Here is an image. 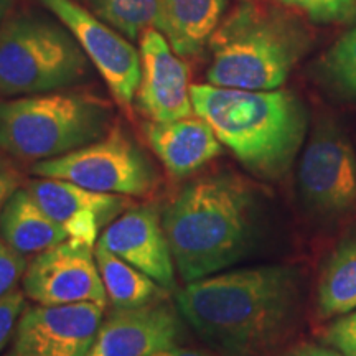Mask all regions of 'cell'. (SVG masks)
<instances>
[{"label":"cell","mask_w":356,"mask_h":356,"mask_svg":"<svg viewBox=\"0 0 356 356\" xmlns=\"http://www.w3.org/2000/svg\"><path fill=\"white\" fill-rule=\"evenodd\" d=\"M286 356H343V355L328 345L309 343V345H302V346H299V348L292 350L291 353Z\"/></svg>","instance_id":"cell-28"},{"label":"cell","mask_w":356,"mask_h":356,"mask_svg":"<svg viewBox=\"0 0 356 356\" xmlns=\"http://www.w3.org/2000/svg\"><path fill=\"white\" fill-rule=\"evenodd\" d=\"M113 254L154 279L165 291L177 289V267L162 216L155 207H129L102 231L99 241Z\"/></svg>","instance_id":"cell-15"},{"label":"cell","mask_w":356,"mask_h":356,"mask_svg":"<svg viewBox=\"0 0 356 356\" xmlns=\"http://www.w3.org/2000/svg\"><path fill=\"white\" fill-rule=\"evenodd\" d=\"M97 19L131 42L140 38L159 20V0H89Z\"/></svg>","instance_id":"cell-21"},{"label":"cell","mask_w":356,"mask_h":356,"mask_svg":"<svg viewBox=\"0 0 356 356\" xmlns=\"http://www.w3.org/2000/svg\"><path fill=\"white\" fill-rule=\"evenodd\" d=\"M25 186L68 239L92 248L102 231L131 207L129 197L99 193L58 178L35 177Z\"/></svg>","instance_id":"cell-12"},{"label":"cell","mask_w":356,"mask_h":356,"mask_svg":"<svg viewBox=\"0 0 356 356\" xmlns=\"http://www.w3.org/2000/svg\"><path fill=\"white\" fill-rule=\"evenodd\" d=\"M150 356H218L215 353H208V351L197 350V348H185V346H172V348L157 351V353Z\"/></svg>","instance_id":"cell-29"},{"label":"cell","mask_w":356,"mask_h":356,"mask_svg":"<svg viewBox=\"0 0 356 356\" xmlns=\"http://www.w3.org/2000/svg\"><path fill=\"white\" fill-rule=\"evenodd\" d=\"M95 256L108 304L113 309H134L167 299L168 291L99 243L95 246Z\"/></svg>","instance_id":"cell-19"},{"label":"cell","mask_w":356,"mask_h":356,"mask_svg":"<svg viewBox=\"0 0 356 356\" xmlns=\"http://www.w3.org/2000/svg\"><path fill=\"white\" fill-rule=\"evenodd\" d=\"M0 356H15V355H13V353H12V351H10V353H6V355H0Z\"/></svg>","instance_id":"cell-31"},{"label":"cell","mask_w":356,"mask_h":356,"mask_svg":"<svg viewBox=\"0 0 356 356\" xmlns=\"http://www.w3.org/2000/svg\"><path fill=\"white\" fill-rule=\"evenodd\" d=\"M317 24H345L356 17V0H279Z\"/></svg>","instance_id":"cell-23"},{"label":"cell","mask_w":356,"mask_h":356,"mask_svg":"<svg viewBox=\"0 0 356 356\" xmlns=\"http://www.w3.org/2000/svg\"><path fill=\"white\" fill-rule=\"evenodd\" d=\"M140 66L136 102L149 121H175L195 114L188 66L157 29L140 37Z\"/></svg>","instance_id":"cell-14"},{"label":"cell","mask_w":356,"mask_h":356,"mask_svg":"<svg viewBox=\"0 0 356 356\" xmlns=\"http://www.w3.org/2000/svg\"><path fill=\"white\" fill-rule=\"evenodd\" d=\"M144 136L159 162L175 178L202 170L222 150L210 124L197 114L165 122L147 121Z\"/></svg>","instance_id":"cell-16"},{"label":"cell","mask_w":356,"mask_h":356,"mask_svg":"<svg viewBox=\"0 0 356 356\" xmlns=\"http://www.w3.org/2000/svg\"><path fill=\"white\" fill-rule=\"evenodd\" d=\"M30 173L129 198L152 193L160 180L145 150L121 126H113L104 137L81 149L32 163Z\"/></svg>","instance_id":"cell-7"},{"label":"cell","mask_w":356,"mask_h":356,"mask_svg":"<svg viewBox=\"0 0 356 356\" xmlns=\"http://www.w3.org/2000/svg\"><path fill=\"white\" fill-rule=\"evenodd\" d=\"M312 37L299 17L282 8L243 2L222 17L210 38L208 84L279 89L309 51Z\"/></svg>","instance_id":"cell-4"},{"label":"cell","mask_w":356,"mask_h":356,"mask_svg":"<svg viewBox=\"0 0 356 356\" xmlns=\"http://www.w3.org/2000/svg\"><path fill=\"white\" fill-rule=\"evenodd\" d=\"M25 185V177L12 157L0 152V210L17 188Z\"/></svg>","instance_id":"cell-27"},{"label":"cell","mask_w":356,"mask_h":356,"mask_svg":"<svg viewBox=\"0 0 356 356\" xmlns=\"http://www.w3.org/2000/svg\"><path fill=\"white\" fill-rule=\"evenodd\" d=\"M195 114L256 178L280 180L299 155L307 136V109L286 89L249 91L191 84Z\"/></svg>","instance_id":"cell-3"},{"label":"cell","mask_w":356,"mask_h":356,"mask_svg":"<svg viewBox=\"0 0 356 356\" xmlns=\"http://www.w3.org/2000/svg\"><path fill=\"white\" fill-rule=\"evenodd\" d=\"M184 322L218 356H273L296 330L302 307L297 267L222 270L177 292Z\"/></svg>","instance_id":"cell-1"},{"label":"cell","mask_w":356,"mask_h":356,"mask_svg":"<svg viewBox=\"0 0 356 356\" xmlns=\"http://www.w3.org/2000/svg\"><path fill=\"white\" fill-rule=\"evenodd\" d=\"M22 291L37 305H108L95 248L65 239L29 261Z\"/></svg>","instance_id":"cell-10"},{"label":"cell","mask_w":356,"mask_h":356,"mask_svg":"<svg viewBox=\"0 0 356 356\" xmlns=\"http://www.w3.org/2000/svg\"><path fill=\"white\" fill-rule=\"evenodd\" d=\"M26 309V296L22 289L8 293L0 299V355L10 343L17 323Z\"/></svg>","instance_id":"cell-26"},{"label":"cell","mask_w":356,"mask_h":356,"mask_svg":"<svg viewBox=\"0 0 356 356\" xmlns=\"http://www.w3.org/2000/svg\"><path fill=\"white\" fill-rule=\"evenodd\" d=\"M0 238L24 256H35L68 239L32 191L22 185L0 210Z\"/></svg>","instance_id":"cell-18"},{"label":"cell","mask_w":356,"mask_h":356,"mask_svg":"<svg viewBox=\"0 0 356 356\" xmlns=\"http://www.w3.org/2000/svg\"><path fill=\"white\" fill-rule=\"evenodd\" d=\"M13 3H15V0H0V26L3 25V22L10 15Z\"/></svg>","instance_id":"cell-30"},{"label":"cell","mask_w":356,"mask_h":356,"mask_svg":"<svg viewBox=\"0 0 356 356\" xmlns=\"http://www.w3.org/2000/svg\"><path fill=\"white\" fill-rule=\"evenodd\" d=\"M78 40L121 108H132L140 84V51L131 40L74 0H40Z\"/></svg>","instance_id":"cell-9"},{"label":"cell","mask_w":356,"mask_h":356,"mask_svg":"<svg viewBox=\"0 0 356 356\" xmlns=\"http://www.w3.org/2000/svg\"><path fill=\"white\" fill-rule=\"evenodd\" d=\"M317 74L335 95L356 102V25L323 53Z\"/></svg>","instance_id":"cell-22"},{"label":"cell","mask_w":356,"mask_h":356,"mask_svg":"<svg viewBox=\"0 0 356 356\" xmlns=\"http://www.w3.org/2000/svg\"><path fill=\"white\" fill-rule=\"evenodd\" d=\"M26 267H29L26 256L20 254L0 238V299L19 289Z\"/></svg>","instance_id":"cell-24"},{"label":"cell","mask_w":356,"mask_h":356,"mask_svg":"<svg viewBox=\"0 0 356 356\" xmlns=\"http://www.w3.org/2000/svg\"><path fill=\"white\" fill-rule=\"evenodd\" d=\"M113 126V104L74 88L8 97L0 101V152L30 163L56 159L101 139Z\"/></svg>","instance_id":"cell-5"},{"label":"cell","mask_w":356,"mask_h":356,"mask_svg":"<svg viewBox=\"0 0 356 356\" xmlns=\"http://www.w3.org/2000/svg\"><path fill=\"white\" fill-rule=\"evenodd\" d=\"M184 318L167 299L104 315L88 356H150L178 345Z\"/></svg>","instance_id":"cell-13"},{"label":"cell","mask_w":356,"mask_h":356,"mask_svg":"<svg viewBox=\"0 0 356 356\" xmlns=\"http://www.w3.org/2000/svg\"><path fill=\"white\" fill-rule=\"evenodd\" d=\"M322 340L343 356H356V310L333 320L325 328Z\"/></svg>","instance_id":"cell-25"},{"label":"cell","mask_w":356,"mask_h":356,"mask_svg":"<svg viewBox=\"0 0 356 356\" xmlns=\"http://www.w3.org/2000/svg\"><path fill=\"white\" fill-rule=\"evenodd\" d=\"M160 216L178 277L188 284L248 256L259 231L261 198L238 173H204L181 185Z\"/></svg>","instance_id":"cell-2"},{"label":"cell","mask_w":356,"mask_h":356,"mask_svg":"<svg viewBox=\"0 0 356 356\" xmlns=\"http://www.w3.org/2000/svg\"><path fill=\"white\" fill-rule=\"evenodd\" d=\"M91 76V61L56 17L19 12L0 26L2 99L73 89Z\"/></svg>","instance_id":"cell-6"},{"label":"cell","mask_w":356,"mask_h":356,"mask_svg":"<svg viewBox=\"0 0 356 356\" xmlns=\"http://www.w3.org/2000/svg\"><path fill=\"white\" fill-rule=\"evenodd\" d=\"M228 0H159L155 29L178 56H197L221 24Z\"/></svg>","instance_id":"cell-17"},{"label":"cell","mask_w":356,"mask_h":356,"mask_svg":"<svg viewBox=\"0 0 356 356\" xmlns=\"http://www.w3.org/2000/svg\"><path fill=\"white\" fill-rule=\"evenodd\" d=\"M97 304L26 307L12 338L15 356H88L104 318Z\"/></svg>","instance_id":"cell-11"},{"label":"cell","mask_w":356,"mask_h":356,"mask_svg":"<svg viewBox=\"0 0 356 356\" xmlns=\"http://www.w3.org/2000/svg\"><path fill=\"white\" fill-rule=\"evenodd\" d=\"M317 305L323 318H337L356 310V233L338 244L323 264Z\"/></svg>","instance_id":"cell-20"},{"label":"cell","mask_w":356,"mask_h":356,"mask_svg":"<svg viewBox=\"0 0 356 356\" xmlns=\"http://www.w3.org/2000/svg\"><path fill=\"white\" fill-rule=\"evenodd\" d=\"M297 188L315 220L340 222L356 215V155L346 134L332 121L320 122L307 142Z\"/></svg>","instance_id":"cell-8"}]
</instances>
